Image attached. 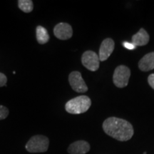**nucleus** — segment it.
Here are the masks:
<instances>
[{
	"mask_svg": "<svg viewBox=\"0 0 154 154\" xmlns=\"http://www.w3.org/2000/svg\"><path fill=\"white\" fill-rule=\"evenodd\" d=\"M103 129L109 136L120 141L130 140L134 133L131 123L116 117H110L106 119L103 123Z\"/></svg>",
	"mask_w": 154,
	"mask_h": 154,
	"instance_id": "1",
	"label": "nucleus"
},
{
	"mask_svg": "<svg viewBox=\"0 0 154 154\" xmlns=\"http://www.w3.org/2000/svg\"><path fill=\"white\" fill-rule=\"evenodd\" d=\"M91 105V101L87 96H79L69 100L65 105V109L67 112L72 114H80L85 113L89 109Z\"/></svg>",
	"mask_w": 154,
	"mask_h": 154,
	"instance_id": "2",
	"label": "nucleus"
},
{
	"mask_svg": "<svg viewBox=\"0 0 154 154\" xmlns=\"http://www.w3.org/2000/svg\"><path fill=\"white\" fill-rule=\"evenodd\" d=\"M49 146V140L43 135H36L32 136L26 143L25 148L29 153H44L47 151Z\"/></svg>",
	"mask_w": 154,
	"mask_h": 154,
	"instance_id": "3",
	"label": "nucleus"
},
{
	"mask_svg": "<svg viewBox=\"0 0 154 154\" xmlns=\"http://www.w3.org/2000/svg\"><path fill=\"white\" fill-rule=\"evenodd\" d=\"M131 76V70L124 65L117 66L114 71L113 81L115 86L118 88H124L128 85Z\"/></svg>",
	"mask_w": 154,
	"mask_h": 154,
	"instance_id": "4",
	"label": "nucleus"
},
{
	"mask_svg": "<svg viewBox=\"0 0 154 154\" xmlns=\"http://www.w3.org/2000/svg\"><path fill=\"white\" fill-rule=\"evenodd\" d=\"M82 63L85 68L91 72H96L99 68V55L93 51H86L82 54Z\"/></svg>",
	"mask_w": 154,
	"mask_h": 154,
	"instance_id": "5",
	"label": "nucleus"
},
{
	"mask_svg": "<svg viewBox=\"0 0 154 154\" xmlns=\"http://www.w3.org/2000/svg\"><path fill=\"white\" fill-rule=\"evenodd\" d=\"M69 82L72 89L78 93H85L88 91V86L83 79L79 72H72L69 76Z\"/></svg>",
	"mask_w": 154,
	"mask_h": 154,
	"instance_id": "6",
	"label": "nucleus"
},
{
	"mask_svg": "<svg viewBox=\"0 0 154 154\" xmlns=\"http://www.w3.org/2000/svg\"><path fill=\"white\" fill-rule=\"evenodd\" d=\"M54 34L59 39H69L70 38H72L73 35V29L72 26L70 24H67V23H59L54 28Z\"/></svg>",
	"mask_w": 154,
	"mask_h": 154,
	"instance_id": "7",
	"label": "nucleus"
},
{
	"mask_svg": "<svg viewBox=\"0 0 154 154\" xmlns=\"http://www.w3.org/2000/svg\"><path fill=\"white\" fill-rule=\"evenodd\" d=\"M115 44L112 38H105L101 44L99 49V60L104 61L109 59L114 49Z\"/></svg>",
	"mask_w": 154,
	"mask_h": 154,
	"instance_id": "8",
	"label": "nucleus"
},
{
	"mask_svg": "<svg viewBox=\"0 0 154 154\" xmlns=\"http://www.w3.org/2000/svg\"><path fill=\"white\" fill-rule=\"evenodd\" d=\"M90 144L86 140H77L69 146L67 151L69 154H86L90 151Z\"/></svg>",
	"mask_w": 154,
	"mask_h": 154,
	"instance_id": "9",
	"label": "nucleus"
},
{
	"mask_svg": "<svg viewBox=\"0 0 154 154\" xmlns=\"http://www.w3.org/2000/svg\"><path fill=\"white\" fill-rule=\"evenodd\" d=\"M150 39L149 34L144 29L141 28L136 34L132 36V42L135 47H141L145 46L149 43Z\"/></svg>",
	"mask_w": 154,
	"mask_h": 154,
	"instance_id": "10",
	"label": "nucleus"
},
{
	"mask_svg": "<svg viewBox=\"0 0 154 154\" xmlns=\"http://www.w3.org/2000/svg\"><path fill=\"white\" fill-rule=\"evenodd\" d=\"M138 67L142 72H149L154 69V51L146 54L138 62Z\"/></svg>",
	"mask_w": 154,
	"mask_h": 154,
	"instance_id": "11",
	"label": "nucleus"
},
{
	"mask_svg": "<svg viewBox=\"0 0 154 154\" xmlns=\"http://www.w3.org/2000/svg\"><path fill=\"white\" fill-rule=\"evenodd\" d=\"M36 37L38 44H45L49 41L50 36L47 29L38 25L36 28Z\"/></svg>",
	"mask_w": 154,
	"mask_h": 154,
	"instance_id": "12",
	"label": "nucleus"
},
{
	"mask_svg": "<svg viewBox=\"0 0 154 154\" xmlns=\"http://www.w3.org/2000/svg\"><path fill=\"white\" fill-rule=\"evenodd\" d=\"M18 7L24 13H30L33 11L34 3L32 0H19Z\"/></svg>",
	"mask_w": 154,
	"mask_h": 154,
	"instance_id": "13",
	"label": "nucleus"
},
{
	"mask_svg": "<svg viewBox=\"0 0 154 154\" xmlns=\"http://www.w3.org/2000/svg\"><path fill=\"white\" fill-rule=\"evenodd\" d=\"M9 113V109L7 107L4 106L2 105H0V121L7 118L8 116Z\"/></svg>",
	"mask_w": 154,
	"mask_h": 154,
	"instance_id": "14",
	"label": "nucleus"
},
{
	"mask_svg": "<svg viewBox=\"0 0 154 154\" xmlns=\"http://www.w3.org/2000/svg\"><path fill=\"white\" fill-rule=\"evenodd\" d=\"M7 78L6 76V75L3 73L0 72V87H2V86H7Z\"/></svg>",
	"mask_w": 154,
	"mask_h": 154,
	"instance_id": "15",
	"label": "nucleus"
},
{
	"mask_svg": "<svg viewBox=\"0 0 154 154\" xmlns=\"http://www.w3.org/2000/svg\"><path fill=\"white\" fill-rule=\"evenodd\" d=\"M123 46H124L125 48H126L127 49H129V50H133L136 49V47H135L134 44L128 42H123Z\"/></svg>",
	"mask_w": 154,
	"mask_h": 154,
	"instance_id": "16",
	"label": "nucleus"
},
{
	"mask_svg": "<svg viewBox=\"0 0 154 154\" xmlns=\"http://www.w3.org/2000/svg\"><path fill=\"white\" fill-rule=\"evenodd\" d=\"M148 82H149L151 87L153 89H154V74H151L149 75V78H148Z\"/></svg>",
	"mask_w": 154,
	"mask_h": 154,
	"instance_id": "17",
	"label": "nucleus"
},
{
	"mask_svg": "<svg viewBox=\"0 0 154 154\" xmlns=\"http://www.w3.org/2000/svg\"><path fill=\"white\" fill-rule=\"evenodd\" d=\"M143 154H146V152H144V153H143Z\"/></svg>",
	"mask_w": 154,
	"mask_h": 154,
	"instance_id": "18",
	"label": "nucleus"
}]
</instances>
